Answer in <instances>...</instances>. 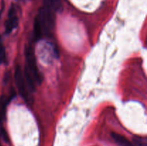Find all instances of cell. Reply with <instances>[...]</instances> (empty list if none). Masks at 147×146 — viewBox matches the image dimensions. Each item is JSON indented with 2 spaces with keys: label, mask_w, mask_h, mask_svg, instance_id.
Segmentation results:
<instances>
[{
  "label": "cell",
  "mask_w": 147,
  "mask_h": 146,
  "mask_svg": "<svg viewBox=\"0 0 147 146\" xmlns=\"http://www.w3.org/2000/svg\"><path fill=\"white\" fill-rule=\"evenodd\" d=\"M25 57L26 62H27L26 67L29 70L30 74H32L34 82L38 83V84H40L42 81V77L41 74H40V71H39L38 68H37L34 50L30 46L26 47Z\"/></svg>",
  "instance_id": "1"
},
{
  "label": "cell",
  "mask_w": 147,
  "mask_h": 146,
  "mask_svg": "<svg viewBox=\"0 0 147 146\" xmlns=\"http://www.w3.org/2000/svg\"><path fill=\"white\" fill-rule=\"evenodd\" d=\"M14 79H15V82L17 84V89H18L19 93L21 97L27 101L29 98L28 91H27V84H26L27 82H26L25 79L22 74L21 67L19 65L16 67L15 70H14Z\"/></svg>",
  "instance_id": "2"
},
{
  "label": "cell",
  "mask_w": 147,
  "mask_h": 146,
  "mask_svg": "<svg viewBox=\"0 0 147 146\" xmlns=\"http://www.w3.org/2000/svg\"><path fill=\"white\" fill-rule=\"evenodd\" d=\"M19 19L18 17L16 16V14L9 15L8 19L5 23V33L7 34H10L18 25Z\"/></svg>",
  "instance_id": "3"
},
{
  "label": "cell",
  "mask_w": 147,
  "mask_h": 146,
  "mask_svg": "<svg viewBox=\"0 0 147 146\" xmlns=\"http://www.w3.org/2000/svg\"><path fill=\"white\" fill-rule=\"evenodd\" d=\"M111 136L114 141L119 145V146H134V145L122 135L116 133H112Z\"/></svg>",
  "instance_id": "4"
},
{
  "label": "cell",
  "mask_w": 147,
  "mask_h": 146,
  "mask_svg": "<svg viewBox=\"0 0 147 146\" xmlns=\"http://www.w3.org/2000/svg\"><path fill=\"white\" fill-rule=\"evenodd\" d=\"M43 35V31L42 29L40 21L36 17L34 22V30H33V38L35 41H39Z\"/></svg>",
  "instance_id": "5"
},
{
  "label": "cell",
  "mask_w": 147,
  "mask_h": 146,
  "mask_svg": "<svg viewBox=\"0 0 147 146\" xmlns=\"http://www.w3.org/2000/svg\"><path fill=\"white\" fill-rule=\"evenodd\" d=\"M44 5L50 7L54 11H60L62 9L60 0H44Z\"/></svg>",
  "instance_id": "6"
},
{
  "label": "cell",
  "mask_w": 147,
  "mask_h": 146,
  "mask_svg": "<svg viewBox=\"0 0 147 146\" xmlns=\"http://www.w3.org/2000/svg\"><path fill=\"white\" fill-rule=\"evenodd\" d=\"M133 142L136 146H147L146 139L144 137L134 136L133 138Z\"/></svg>",
  "instance_id": "7"
},
{
  "label": "cell",
  "mask_w": 147,
  "mask_h": 146,
  "mask_svg": "<svg viewBox=\"0 0 147 146\" xmlns=\"http://www.w3.org/2000/svg\"><path fill=\"white\" fill-rule=\"evenodd\" d=\"M6 58V54H5V50H4V44H3L2 42L0 40V64H2L4 62Z\"/></svg>",
  "instance_id": "8"
},
{
  "label": "cell",
  "mask_w": 147,
  "mask_h": 146,
  "mask_svg": "<svg viewBox=\"0 0 147 146\" xmlns=\"http://www.w3.org/2000/svg\"><path fill=\"white\" fill-rule=\"evenodd\" d=\"M0 134H1V137H2L3 139H4V141H6V142L9 141L8 135H7V133H6L5 130H4V128H2V127H1V130H0Z\"/></svg>",
  "instance_id": "9"
},
{
  "label": "cell",
  "mask_w": 147,
  "mask_h": 146,
  "mask_svg": "<svg viewBox=\"0 0 147 146\" xmlns=\"http://www.w3.org/2000/svg\"><path fill=\"white\" fill-rule=\"evenodd\" d=\"M0 146H1V143H0Z\"/></svg>",
  "instance_id": "10"
}]
</instances>
